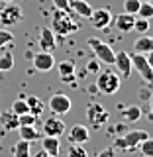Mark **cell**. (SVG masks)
Returning <instances> with one entry per match:
<instances>
[{"instance_id":"25","label":"cell","mask_w":153,"mask_h":157,"mask_svg":"<svg viewBox=\"0 0 153 157\" xmlns=\"http://www.w3.org/2000/svg\"><path fill=\"white\" fill-rule=\"evenodd\" d=\"M12 67H14V55H12V51L2 53V55H0V73L10 71Z\"/></svg>"},{"instance_id":"10","label":"cell","mask_w":153,"mask_h":157,"mask_svg":"<svg viewBox=\"0 0 153 157\" xmlns=\"http://www.w3.org/2000/svg\"><path fill=\"white\" fill-rule=\"evenodd\" d=\"M88 22L92 24V28L96 29H106L112 22V14L108 8H98V10H92V14L88 16Z\"/></svg>"},{"instance_id":"6","label":"cell","mask_w":153,"mask_h":157,"mask_svg":"<svg viewBox=\"0 0 153 157\" xmlns=\"http://www.w3.org/2000/svg\"><path fill=\"white\" fill-rule=\"evenodd\" d=\"M22 18H24L22 8H20L18 4H14V2H6V6L0 10V26L2 28L16 26V24L22 22Z\"/></svg>"},{"instance_id":"32","label":"cell","mask_w":153,"mask_h":157,"mask_svg":"<svg viewBox=\"0 0 153 157\" xmlns=\"http://www.w3.org/2000/svg\"><path fill=\"white\" fill-rule=\"evenodd\" d=\"M37 122H39V118H36L33 114H29V112L20 116V126H36Z\"/></svg>"},{"instance_id":"27","label":"cell","mask_w":153,"mask_h":157,"mask_svg":"<svg viewBox=\"0 0 153 157\" xmlns=\"http://www.w3.org/2000/svg\"><path fill=\"white\" fill-rule=\"evenodd\" d=\"M67 157H88V153L81 144H71L67 151Z\"/></svg>"},{"instance_id":"33","label":"cell","mask_w":153,"mask_h":157,"mask_svg":"<svg viewBox=\"0 0 153 157\" xmlns=\"http://www.w3.org/2000/svg\"><path fill=\"white\" fill-rule=\"evenodd\" d=\"M53 6H55V10H67V12H71L69 10V0H53Z\"/></svg>"},{"instance_id":"18","label":"cell","mask_w":153,"mask_h":157,"mask_svg":"<svg viewBox=\"0 0 153 157\" xmlns=\"http://www.w3.org/2000/svg\"><path fill=\"white\" fill-rule=\"evenodd\" d=\"M57 69H59V75H61L63 82H71L75 78V63L73 61H61L57 65Z\"/></svg>"},{"instance_id":"24","label":"cell","mask_w":153,"mask_h":157,"mask_svg":"<svg viewBox=\"0 0 153 157\" xmlns=\"http://www.w3.org/2000/svg\"><path fill=\"white\" fill-rule=\"evenodd\" d=\"M12 112L14 114H18V116H22V114H26V112H29V106H28V102H26V96H20L18 100H14L12 102Z\"/></svg>"},{"instance_id":"35","label":"cell","mask_w":153,"mask_h":157,"mask_svg":"<svg viewBox=\"0 0 153 157\" xmlns=\"http://www.w3.org/2000/svg\"><path fill=\"white\" fill-rule=\"evenodd\" d=\"M96 157H116V153H114V147H106V149L98 151V155H96Z\"/></svg>"},{"instance_id":"14","label":"cell","mask_w":153,"mask_h":157,"mask_svg":"<svg viewBox=\"0 0 153 157\" xmlns=\"http://www.w3.org/2000/svg\"><path fill=\"white\" fill-rule=\"evenodd\" d=\"M90 140V132H88L86 126L82 124H75L71 126V130H69V141L71 144H86V141Z\"/></svg>"},{"instance_id":"11","label":"cell","mask_w":153,"mask_h":157,"mask_svg":"<svg viewBox=\"0 0 153 157\" xmlns=\"http://www.w3.org/2000/svg\"><path fill=\"white\" fill-rule=\"evenodd\" d=\"M37 43H39V49L41 51H49L51 53L53 49L57 47V37L53 33L51 28H41L37 33Z\"/></svg>"},{"instance_id":"31","label":"cell","mask_w":153,"mask_h":157,"mask_svg":"<svg viewBox=\"0 0 153 157\" xmlns=\"http://www.w3.org/2000/svg\"><path fill=\"white\" fill-rule=\"evenodd\" d=\"M12 41H14V33L8 32V28H0V49Z\"/></svg>"},{"instance_id":"38","label":"cell","mask_w":153,"mask_h":157,"mask_svg":"<svg viewBox=\"0 0 153 157\" xmlns=\"http://www.w3.org/2000/svg\"><path fill=\"white\" fill-rule=\"evenodd\" d=\"M33 157H51V155H47V153H45V151H43V149H41V151H37V153H36V155H33Z\"/></svg>"},{"instance_id":"34","label":"cell","mask_w":153,"mask_h":157,"mask_svg":"<svg viewBox=\"0 0 153 157\" xmlns=\"http://www.w3.org/2000/svg\"><path fill=\"white\" fill-rule=\"evenodd\" d=\"M26 102H28V106H29V108H33V106H39V104H43V102L39 100L37 96H32V94H29V96L26 94Z\"/></svg>"},{"instance_id":"15","label":"cell","mask_w":153,"mask_h":157,"mask_svg":"<svg viewBox=\"0 0 153 157\" xmlns=\"http://www.w3.org/2000/svg\"><path fill=\"white\" fill-rule=\"evenodd\" d=\"M69 10H71L75 16L88 20V16L92 14V10H94V8H92L86 0H69Z\"/></svg>"},{"instance_id":"36","label":"cell","mask_w":153,"mask_h":157,"mask_svg":"<svg viewBox=\"0 0 153 157\" xmlns=\"http://www.w3.org/2000/svg\"><path fill=\"white\" fill-rule=\"evenodd\" d=\"M145 59H147V63H149V67L153 69V51H149V53H145Z\"/></svg>"},{"instance_id":"40","label":"cell","mask_w":153,"mask_h":157,"mask_svg":"<svg viewBox=\"0 0 153 157\" xmlns=\"http://www.w3.org/2000/svg\"><path fill=\"white\" fill-rule=\"evenodd\" d=\"M0 2H4V4H6V2H14V0H0Z\"/></svg>"},{"instance_id":"8","label":"cell","mask_w":153,"mask_h":157,"mask_svg":"<svg viewBox=\"0 0 153 157\" xmlns=\"http://www.w3.org/2000/svg\"><path fill=\"white\" fill-rule=\"evenodd\" d=\"M73 108V102L71 98H69L67 94H63V92H55L51 98H49V110L53 112L55 116H65L71 112Z\"/></svg>"},{"instance_id":"13","label":"cell","mask_w":153,"mask_h":157,"mask_svg":"<svg viewBox=\"0 0 153 157\" xmlns=\"http://www.w3.org/2000/svg\"><path fill=\"white\" fill-rule=\"evenodd\" d=\"M114 67L118 69V75L122 78H128L132 73V59H130V53L126 51H118L116 57H114Z\"/></svg>"},{"instance_id":"37","label":"cell","mask_w":153,"mask_h":157,"mask_svg":"<svg viewBox=\"0 0 153 157\" xmlns=\"http://www.w3.org/2000/svg\"><path fill=\"white\" fill-rule=\"evenodd\" d=\"M98 63H100V61H92L90 65H88V71H94V73H96V71H98Z\"/></svg>"},{"instance_id":"19","label":"cell","mask_w":153,"mask_h":157,"mask_svg":"<svg viewBox=\"0 0 153 157\" xmlns=\"http://www.w3.org/2000/svg\"><path fill=\"white\" fill-rule=\"evenodd\" d=\"M0 122H2V126L6 128V130H18L20 128V116L14 114L12 110H6L0 114Z\"/></svg>"},{"instance_id":"21","label":"cell","mask_w":153,"mask_h":157,"mask_svg":"<svg viewBox=\"0 0 153 157\" xmlns=\"http://www.w3.org/2000/svg\"><path fill=\"white\" fill-rule=\"evenodd\" d=\"M18 132H20V137L22 140H28V141H36L39 140V130H36L33 126H20L18 128Z\"/></svg>"},{"instance_id":"4","label":"cell","mask_w":153,"mask_h":157,"mask_svg":"<svg viewBox=\"0 0 153 157\" xmlns=\"http://www.w3.org/2000/svg\"><path fill=\"white\" fill-rule=\"evenodd\" d=\"M86 45L92 49V53L96 55V59L100 63H104V65H114L116 53H114V49L108 45V43H104L102 39H98V37H88Z\"/></svg>"},{"instance_id":"20","label":"cell","mask_w":153,"mask_h":157,"mask_svg":"<svg viewBox=\"0 0 153 157\" xmlns=\"http://www.w3.org/2000/svg\"><path fill=\"white\" fill-rule=\"evenodd\" d=\"M134 49L136 53H149L153 51V36H147V33H141V37L134 43Z\"/></svg>"},{"instance_id":"2","label":"cell","mask_w":153,"mask_h":157,"mask_svg":"<svg viewBox=\"0 0 153 157\" xmlns=\"http://www.w3.org/2000/svg\"><path fill=\"white\" fill-rule=\"evenodd\" d=\"M120 82H122L120 75H118L116 71H110V69H108V71H102L100 75H98L96 88H98L100 94L112 96V94H116V92L120 90Z\"/></svg>"},{"instance_id":"29","label":"cell","mask_w":153,"mask_h":157,"mask_svg":"<svg viewBox=\"0 0 153 157\" xmlns=\"http://www.w3.org/2000/svg\"><path fill=\"white\" fill-rule=\"evenodd\" d=\"M140 151L143 157H153V137H147V140H143L140 145Z\"/></svg>"},{"instance_id":"41","label":"cell","mask_w":153,"mask_h":157,"mask_svg":"<svg viewBox=\"0 0 153 157\" xmlns=\"http://www.w3.org/2000/svg\"><path fill=\"white\" fill-rule=\"evenodd\" d=\"M141 2H153V0H141Z\"/></svg>"},{"instance_id":"3","label":"cell","mask_w":153,"mask_h":157,"mask_svg":"<svg viewBox=\"0 0 153 157\" xmlns=\"http://www.w3.org/2000/svg\"><path fill=\"white\" fill-rule=\"evenodd\" d=\"M149 134L145 130H130L126 132L124 136H118L114 140V147L122 151H132V149H137V145L141 144L143 140H147Z\"/></svg>"},{"instance_id":"26","label":"cell","mask_w":153,"mask_h":157,"mask_svg":"<svg viewBox=\"0 0 153 157\" xmlns=\"http://www.w3.org/2000/svg\"><path fill=\"white\" fill-rule=\"evenodd\" d=\"M136 16H137V18L151 20V18H153V4H151V2H141V4H140V10H137Z\"/></svg>"},{"instance_id":"16","label":"cell","mask_w":153,"mask_h":157,"mask_svg":"<svg viewBox=\"0 0 153 157\" xmlns=\"http://www.w3.org/2000/svg\"><path fill=\"white\" fill-rule=\"evenodd\" d=\"M134 22H136V16L134 14H126V12H122V14H118V16H114V24H116V28L120 29V32H132L134 29Z\"/></svg>"},{"instance_id":"5","label":"cell","mask_w":153,"mask_h":157,"mask_svg":"<svg viewBox=\"0 0 153 157\" xmlns=\"http://www.w3.org/2000/svg\"><path fill=\"white\" fill-rule=\"evenodd\" d=\"M108 120H110V114H108V110L102 104L90 102V104L86 106V122H88V126L100 130L102 126L108 124Z\"/></svg>"},{"instance_id":"22","label":"cell","mask_w":153,"mask_h":157,"mask_svg":"<svg viewBox=\"0 0 153 157\" xmlns=\"http://www.w3.org/2000/svg\"><path fill=\"white\" fill-rule=\"evenodd\" d=\"M29 145H32V141L20 137V141H16V145H14V157H32Z\"/></svg>"},{"instance_id":"30","label":"cell","mask_w":153,"mask_h":157,"mask_svg":"<svg viewBox=\"0 0 153 157\" xmlns=\"http://www.w3.org/2000/svg\"><path fill=\"white\" fill-rule=\"evenodd\" d=\"M140 4H141V0H124V12L136 16L137 10H140Z\"/></svg>"},{"instance_id":"12","label":"cell","mask_w":153,"mask_h":157,"mask_svg":"<svg viewBox=\"0 0 153 157\" xmlns=\"http://www.w3.org/2000/svg\"><path fill=\"white\" fill-rule=\"evenodd\" d=\"M32 59H33V67H36L37 71H41V73H47V71H51V69L55 67V57H53L49 51H39Z\"/></svg>"},{"instance_id":"7","label":"cell","mask_w":153,"mask_h":157,"mask_svg":"<svg viewBox=\"0 0 153 157\" xmlns=\"http://www.w3.org/2000/svg\"><path fill=\"white\" fill-rule=\"evenodd\" d=\"M130 59H132V69H136L140 73V77L147 85H153V69L149 67L143 53H134V55H130Z\"/></svg>"},{"instance_id":"28","label":"cell","mask_w":153,"mask_h":157,"mask_svg":"<svg viewBox=\"0 0 153 157\" xmlns=\"http://www.w3.org/2000/svg\"><path fill=\"white\" fill-rule=\"evenodd\" d=\"M149 28H151V22L145 18H137L136 16V22H134V29L140 33H149Z\"/></svg>"},{"instance_id":"23","label":"cell","mask_w":153,"mask_h":157,"mask_svg":"<svg viewBox=\"0 0 153 157\" xmlns=\"http://www.w3.org/2000/svg\"><path fill=\"white\" fill-rule=\"evenodd\" d=\"M122 116H124L126 122H137L141 118V108L140 106H128L122 110Z\"/></svg>"},{"instance_id":"17","label":"cell","mask_w":153,"mask_h":157,"mask_svg":"<svg viewBox=\"0 0 153 157\" xmlns=\"http://www.w3.org/2000/svg\"><path fill=\"white\" fill-rule=\"evenodd\" d=\"M41 149L45 151L47 155H51V157H59V151H61V141H59V137L45 136L41 140Z\"/></svg>"},{"instance_id":"1","label":"cell","mask_w":153,"mask_h":157,"mask_svg":"<svg viewBox=\"0 0 153 157\" xmlns=\"http://www.w3.org/2000/svg\"><path fill=\"white\" fill-rule=\"evenodd\" d=\"M51 29L55 36H71V33L78 32V24L73 20L71 12L67 10H55L51 18Z\"/></svg>"},{"instance_id":"39","label":"cell","mask_w":153,"mask_h":157,"mask_svg":"<svg viewBox=\"0 0 153 157\" xmlns=\"http://www.w3.org/2000/svg\"><path fill=\"white\" fill-rule=\"evenodd\" d=\"M149 106H151V114H153V94H151V104Z\"/></svg>"},{"instance_id":"9","label":"cell","mask_w":153,"mask_h":157,"mask_svg":"<svg viewBox=\"0 0 153 157\" xmlns=\"http://www.w3.org/2000/svg\"><path fill=\"white\" fill-rule=\"evenodd\" d=\"M65 122L61 120L59 116H49L45 122H43V136H53V137H61L63 134H65Z\"/></svg>"}]
</instances>
